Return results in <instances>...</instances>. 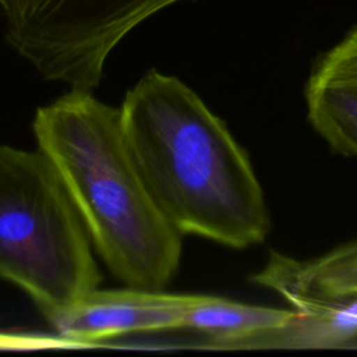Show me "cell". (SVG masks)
<instances>
[{
  "label": "cell",
  "instance_id": "6da1fadb",
  "mask_svg": "<svg viewBox=\"0 0 357 357\" xmlns=\"http://www.w3.org/2000/svg\"><path fill=\"white\" fill-rule=\"evenodd\" d=\"M119 109L141 177L176 230L231 248L265 240L271 219L251 162L195 91L151 68Z\"/></svg>",
  "mask_w": 357,
  "mask_h": 357
},
{
  "label": "cell",
  "instance_id": "7a4b0ae2",
  "mask_svg": "<svg viewBox=\"0 0 357 357\" xmlns=\"http://www.w3.org/2000/svg\"><path fill=\"white\" fill-rule=\"evenodd\" d=\"M32 131L110 273L126 286L165 289L178 271L183 234L142 180L120 109L93 92L68 89L38 107Z\"/></svg>",
  "mask_w": 357,
  "mask_h": 357
},
{
  "label": "cell",
  "instance_id": "3957f363",
  "mask_svg": "<svg viewBox=\"0 0 357 357\" xmlns=\"http://www.w3.org/2000/svg\"><path fill=\"white\" fill-rule=\"evenodd\" d=\"M92 247L50 159L0 144V279L47 317L99 286Z\"/></svg>",
  "mask_w": 357,
  "mask_h": 357
},
{
  "label": "cell",
  "instance_id": "277c9868",
  "mask_svg": "<svg viewBox=\"0 0 357 357\" xmlns=\"http://www.w3.org/2000/svg\"><path fill=\"white\" fill-rule=\"evenodd\" d=\"M187 0H4V39L46 81L93 92L120 42Z\"/></svg>",
  "mask_w": 357,
  "mask_h": 357
},
{
  "label": "cell",
  "instance_id": "5b68a950",
  "mask_svg": "<svg viewBox=\"0 0 357 357\" xmlns=\"http://www.w3.org/2000/svg\"><path fill=\"white\" fill-rule=\"evenodd\" d=\"M191 297L163 289L96 287L46 319L56 335L86 347L123 335L183 329Z\"/></svg>",
  "mask_w": 357,
  "mask_h": 357
},
{
  "label": "cell",
  "instance_id": "8992f818",
  "mask_svg": "<svg viewBox=\"0 0 357 357\" xmlns=\"http://www.w3.org/2000/svg\"><path fill=\"white\" fill-rule=\"evenodd\" d=\"M305 100L308 120L328 145L357 156V28L315 66Z\"/></svg>",
  "mask_w": 357,
  "mask_h": 357
},
{
  "label": "cell",
  "instance_id": "52a82bcc",
  "mask_svg": "<svg viewBox=\"0 0 357 357\" xmlns=\"http://www.w3.org/2000/svg\"><path fill=\"white\" fill-rule=\"evenodd\" d=\"M254 282L278 291L293 310L357 301V240L318 258L272 254Z\"/></svg>",
  "mask_w": 357,
  "mask_h": 357
},
{
  "label": "cell",
  "instance_id": "ba28073f",
  "mask_svg": "<svg viewBox=\"0 0 357 357\" xmlns=\"http://www.w3.org/2000/svg\"><path fill=\"white\" fill-rule=\"evenodd\" d=\"M298 317L296 310H280L233 301L225 297L192 294L184 328L204 335L216 347L273 346L276 337Z\"/></svg>",
  "mask_w": 357,
  "mask_h": 357
},
{
  "label": "cell",
  "instance_id": "9c48e42d",
  "mask_svg": "<svg viewBox=\"0 0 357 357\" xmlns=\"http://www.w3.org/2000/svg\"><path fill=\"white\" fill-rule=\"evenodd\" d=\"M74 344L59 335L4 332L0 331V350H45L71 349Z\"/></svg>",
  "mask_w": 357,
  "mask_h": 357
},
{
  "label": "cell",
  "instance_id": "30bf717a",
  "mask_svg": "<svg viewBox=\"0 0 357 357\" xmlns=\"http://www.w3.org/2000/svg\"><path fill=\"white\" fill-rule=\"evenodd\" d=\"M3 3H4V0H0V11H1V7H3Z\"/></svg>",
  "mask_w": 357,
  "mask_h": 357
}]
</instances>
